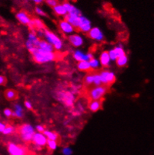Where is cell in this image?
Segmentation results:
<instances>
[{"mask_svg":"<svg viewBox=\"0 0 154 155\" xmlns=\"http://www.w3.org/2000/svg\"><path fill=\"white\" fill-rule=\"evenodd\" d=\"M31 56L33 57V59L35 62L38 64H44V63L50 62V61H54L56 58V55L55 52L50 53L41 50L39 47H34L29 50Z\"/></svg>","mask_w":154,"mask_h":155,"instance_id":"obj_1","label":"cell"},{"mask_svg":"<svg viewBox=\"0 0 154 155\" xmlns=\"http://www.w3.org/2000/svg\"><path fill=\"white\" fill-rule=\"evenodd\" d=\"M108 86L106 85H93L90 86L87 91L88 97L90 100H103L107 94Z\"/></svg>","mask_w":154,"mask_h":155,"instance_id":"obj_2","label":"cell"},{"mask_svg":"<svg viewBox=\"0 0 154 155\" xmlns=\"http://www.w3.org/2000/svg\"><path fill=\"white\" fill-rule=\"evenodd\" d=\"M18 131L22 140L26 142H32L33 137L36 133L35 130L33 128L31 124H24L20 126L19 127Z\"/></svg>","mask_w":154,"mask_h":155,"instance_id":"obj_3","label":"cell"},{"mask_svg":"<svg viewBox=\"0 0 154 155\" xmlns=\"http://www.w3.org/2000/svg\"><path fill=\"white\" fill-rule=\"evenodd\" d=\"M43 38H44L45 41L50 43V44L53 46L56 50H62L64 44H63L62 41L61 40L59 36L56 35L52 31H49V30H44V35H43Z\"/></svg>","mask_w":154,"mask_h":155,"instance_id":"obj_4","label":"cell"},{"mask_svg":"<svg viewBox=\"0 0 154 155\" xmlns=\"http://www.w3.org/2000/svg\"><path fill=\"white\" fill-rule=\"evenodd\" d=\"M100 79H101L102 84L109 86L112 83H114L116 80L115 74L112 71H109L108 70H102L99 71Z\"/></svg>","mask_w":154,"mask_h":155,"instance_id":"obj_5","label":"cell"},{"mask_svg":"<svg viewBox=\"0 0 154 155\" xmlns=\"http://www.w3.org/2000/svg\"><path fill=\"white\" fill-rule=\"evenodd\" d=\"M59 98L64 102L67 107H72L74 105L75 95L73 91H64L59 94Z\"/></svg>","mask_w":154,"mask_h":155,"instance_id":"obj_6","label":"cell"},{"mask_svg":"<svg viewBox=\"0 0 154 155\" xmlns=\"http://www.w3.org/2000/svg\"><path fill=\"white\" fill-rule=\"evenodd\" d=\"M8 151L10 155H27V151L26 148L13 143V142L8 144Z\"/></svg>","mask_w":154,"mask_h":155,"instance_id":"obj_7","label":"cell"},{"mask_svg":"<svg viewBox=\"0 0 154 155\" xmlns=\"http://www.w3.org/2000/svg\"><path fill=\"white\" fill-rule=\"evenodd\" d=\"M59 27L64 34L68 35L73 34L75 31V28L69 22H67L65 19L59 21Z\"/></svg>","mask_w":154,"mask_h":155,"instance_id":"obj_8","label":"cell"},{"mask_svg":"<svg viewBox=\"0 0 154 155\" xmlns=\"http://www.w3.org/2000/svg\"><path fill=\"white\" fill-rule=\"evenodd\" d=\"M47 141H48V140H47L46 136H45L43 133L36 132L35 134H34V137H33L32 142L36 145V146H46Z\"/></svg>","mask_w":154,"mask_h":155,"instance_id":"obj_9","label":"cell"},{"mask_svg":"<svg viewBox=\"0 0 154 155\" xmlns=\"http://www.w3.org/2000/svg\"><path fill=\"white\" fill-rule=\"evenodd\" d=\"M91 28H92L91 22L90 21V20H88L87 17L82 15L79 26V28H78L79 31H82V32L83 33H87L88 34Z\"/></svg>","mask_w":154,"mask_h":155,"instance_id":"obj_10","label":"cell"},{"mask_svg":"<svg viewBox=\"0 0 154 155\" xmlns=\"http://www.w3.org/2000/svg\"><path fill=\"white\" fill-rule=\"evenodd\" d=\"M40 39L34 32H31L29 35V38L26 43V46L28 50H31L33 47H38L40 44Z\"/></svg>","mask_w":154,"mask_h":155,"instance_id":"obj_11","label":"cell"},{"mask_svg":"<svg viewBox=\"0 0 154 155\" xmlns=\"http://www.w3.org/2000/svg\"><path fill=\"white\" fill-rule=\"evenodd\" d=\"M88 36L92 40L97 41H101L104 38V35L103 31L97 27L92 28L88 33Z\"/></svg>","mask_w":154,"mask_h":155,"instance_id":"obj_12","label":"cell"},{"mask_svg":"<svg viewBox=\"0 0 154 155\" xmlns=\"http://www.w3.org/2000/svg\"><path fill=\"white\" fill-rule=\"evenodd\" d=\"M73 58L75 60H76L78 62L82 61H90L92 58H94V56H93L92 53H88L87 54L84 53L83 52L80 51V50H76L73 53Z\"/></svg>","mask_w":154,"mask_h":155,"instance_id":"obj_13","label":"cell"},{"mask_svg":"<svg viewBox=\"0 0 154 155\" xmlns=\"http://www.w3.org/2000/svg\"><path fill=\"white\" fill-rule=\"evenodd\" d=\"M81 17L82 15L67 14V15L64 17V19H65L67 22H69V23L75 28V29H76V28L78 29L80 23V20H81Z\"/></svg>","mask_w":154,"mask_h":155,"instance_id":"obj_14","label":"cell"},{"mask_svg":"<svg viewBox=\"0 0 154 155\" xmlns=\"http://www.w3.org/2000/svg\"><path fill=\"white\" fill-rule=\"evenodd\" d=\"M68 40L70 44L75 47H79L84 44V40H83L82 37L78 34H72L69 35Z\"/></svg>","mask_w":154,"mask_h":155,"instance_id":"obj_15","label":"cell"},{"mask_svg":"<svg viewBox=\"0 0 154 155\" xmlns=\"http://www.w3.org/2000/svg\"><path fill=\"white\" fill-rule=\"evenodd\" d=\"M16 17H17V19L20 23L23 25H27V26H29L31 20H32L31 17H29V14L25 12H18V13L16 14Z\"/></svg>","mask_w":154,"mask_h":155,"instance_id":"obj_16","label":"cell"},{"mask_svg":"<svg viewBox=\"0 0 154 155\" xmlns=\"http://www.w3.org/2000/svg\"><path fill=\"white\" fill-rule=\"evenodd\" d=\"M103 106V100H91L88 103V108L93 113L99 111Z\"/></svg>","mask_w":154,"mask_h":155,"instance_id":"obj_17","label":"cell"},{"mask_svg":"<svg viewBox=\"0 0 154 155\" xmlns=\"http://www.w3.org/2000/svg\"><path fill=\"white\" fill-rule=\"evenodd\" d=\"M111 58H110L109 54L108 51H103L100 56V62L101 66L103 68H107L110 65L111 63Z\"/></svg>","mask_w":154,"mask_h":155,"instance_id":"obj_18","label":"cell"},{"mask_svg":"<svg viewBox=\"0 0 154 155\" xmlns=\"http://www.w3.org/2000/svg\"><path fill=\"white\" fill-rule=\"evenodd\" d=\"M63 5L64 6V8L67 10V14H77V15H82L81 11L79 8H77L75 5H73V4H71L69 2H66L63 3Z\"/></svg>","mask_w":154,"mask_h":155,"instance_id":"obj_19","label":"cell"},{"mask_svg":"<svg viewBox=\"0 0 154 155\" xmlns=\"http://www.w3.org/2000/svg\"><path fill=\"white\" fill-rule=\"evenodd\" d=\"M38 47L41 50H44L47 52H50V53H53L55 51V48L52 44L48 43L45 40H40V44H39Z\"/></svg>","mask_w":154,"mask_h":155,"instance_id":"obj_20","label":"cell"},{"mask_svg":"<svg viewBox=\"0 0 154 155\" xmlns=\"http://www.w3.org/2000/svg\"><path fill=\"white\" fill-rule=\"evenodd\" d=\"M77 68L79 71L83 72H88L91 69L89 61H82L77 63Z\"/></svg>","mask_w":154,"mask_h":155,"instance_id":"obj_21","label":"cell"},{"mask_svg":"<svg viewBox=\"0 0 154 155\" xmlns=\"http://www.w3.org/2000/svg\"><path fill=\"white\" fill-rule=\"evenodd\" d=\"M5 97L8 101H14L18 97V92L14 89H7L5 91Z\"/></svg>","mask_w":154,"mask_h":155,"instance_id":"obj_22","label":"cell"},{"mask_svg":"<svg viewBox=\"0 0 154 155\" xmlns=\"http://www.w3.org/2000/svg\"><path fill=\"white\" fill-rule=\"evenodd\" d=\"M53 12H55V14L58 16H62V17H65L67 14V12L66 10V8H64V6L63 5V4H59L56 6V7L53 8Z\"/></svg>","mask_w":154,"mask_h":155,"instance_id":"obj_23","label":"cell"},{"mask_svg":"<svg viewBox=\"0 0 154 155\" xmlns=\"http://www.w3.org/2000/svg\"><path fill=\"white\" fill-rule=\"evenodd\" d=\"M29 27L31 28H36L37 30L38 29H44V24L40 20L37 18H34L31 20V23L29 24Z\"/></svg>","mask_w":154,"mask_h":155,"instance_id":"obj_24","label":"cell"},{"mask_svg":"<svg viewBox=\"0 0 154 155\" xmlns=\"http://www.w3.org/2000/svg\"><path fill=\"white\" fill-rule=\"evenodd\" d=\"M94 73H89L85 77L84 84L87 86H92L94 85Z\"/></svg>","mask_w":154,"mask_h":155,"instance_id":"obj_25","label":"cell"},{"mask_svg":"<svg viewBox=\"0 0 154 155\" xmlns=\"http://www.w3.org/2000/svg\"><path fill=\"white\" fill-rule=\"evenodd\" d=\"M46 137L47 138V140H54V141H58L59 140V135H58L56 133L53 132V131H50V130H46L43 133Z\"/></svg>","mask_w":154,"mask_h":155,"instance_id":"obj_26","label":"cell"},{"mask_svg":"<svg viewBox=\"0 0 154 155\" xmlns=\"http://www.w3.org/2000/svg\"><path fill=\"white\" fill-rule=\"evenodd\" d=\"M127 63H128V57L127 56V55L118 57L117 59L116 60V64L120 68H123L124 66H126Z\"/></svg>","mask_w":154,"mask_h":155,"instance_id":"obj_27","label":"cell"},{"mask_svg":"<svg viewBox=\"0 0 154 155\" xmlns=\"http://www.w3.org/2000/svg\"><path fill=\"white\" fill-rule=\"evenodd\" d=\"M23 115V108L19 104H16L14 106V111L13 113V116L17 117V118H22Z\"/></svg>","mask_w":154,"mask_h":155,"instance_id":"obj_28","label":"cell"},{"mask_svg":"<svg viewBox=\"0 0 154 155\" xmlns=\"http://www.w3.org/2000/svg\"><path fill=\"white\" fill-rule=\"evenodd\" d=\"M114 49V52H115L116 55H117V58L118 57H120L122 56H124V55H126L125 53V51H124L123 47H122L121 45H119V46H117V47H115Z\"/></svg>","mask_w":154,"mask_h":155,"instance_id":"obj_29","label":"cell"},{"mask_svg":"<svg viewBox=\"0 0 154 155\" xmlns=\"http://www.w3.org/2000/svg\"><path fill=\"white\" fill-rule=\"evenodd\" d=\"M47 147H48L49 149L51 150V151H55V150H56L58 147L57 141L48 140V141H47Z\"/></svg>","mask_w":154,"mask_h":155,"instance_id":"obj_30","label":"cell"},{"mask_svg":"<svg viewBox=\"0 0 154 155\" xmlns=\"http://www.w3.org/2000/svg\"><path fill=\"white\" fill-rule=\"evenodd\" d=\"M89 62H90V65H91V69H97L98 68H100V65H101V64H100V61L96 59V58H92L91 60H90Z\"/></svg>","mask_w":154,"mask_h":155,"instance_id":"obj_31","label":"cell"},{"mask_svg":"<svg viewBox=\"0 0 154 155\" xmlns=\"http://www.w3.org/2000/svg\"><path fill=\"white\" fill-rule=\"evenodd\" d=\"M15 128L11 125H6L4 131L2 132L3 134L5 135H9V134H11L14 132Z\"/></svg>","mask_w":154,"mask_h":155,"instance_id":"obj_32","label":"cell"},{"mask_svg":"<svg viewBox=\"0 0 154 155\" xmlns=\"http://www.w3.org/2000/svg\"><path fill=\"white\" fill-rule=\"evenodd\" d=\"M102 81L101 79H100V74L99 73H94V85H101Z\"/></svg>","mask_w":154,"mask_h":155,"instance_id":"obj_33","label":"cell"},{"mask_svg":"<svg viewBox=\"0 0 154 155\" xmlns=\"http://www.w3.org/2000/svg\"><path fill=\"white\" fill-rule=\"evenodd\" d=\"M62 152L63 155H72L73 151V149L71 148H70V147H64L62 150Z\"/></svg>","mask_w":154,"mask_h":155,"instance_id":"obj_34","label":"cell"},{"mask_svg":"<svg viewBox=\"0 0 154 155\" xmlns=\"http://www.w3.org/2000/svg\"><path fill=\"white\" fill-rule=\"evenodd\" d=\"M108 52V54H109V56H110V58H111V61H116V60L117 59V55H116L115 52H114V49H111V50H110Z\"/></svg>","mask_w":154,"mask_h":155,"instance_id":"obj_35","label":"cell"},{"mask_svg":"<svg viewBox=\"0 0 154 155\" xmlns=\"http://www.w3.org/2000/svg\"><path fill=\"white\" fill-rule=\"evenodd\" d=\"M46 2L50 7H52L53 8L54 7H56L57 5H59V2H58V0H47Z\"/></svg>","mask_w":154,"mask_h":155,"instance_id":"obj_36","label":"cell"},{"mask_svg":"<svg viewBox=\"0 0 154 155\" xmlns=\"http://www.w3.org/2000/svg\"><path fill=\"white\" fill-rule=\"evenodd\" d=\"M35 12H36V14H38V15H40V16H46V13L43 12V9H42L41 8L38 7V6L35 8Z\"/></svg>","mask_w":154,"mask_h":155,"instance_id":"obj_37","label":"cell"},{"mask_svg":"<svg viewBox=\"0 0 154 155\" xmlns=\"http://www.w3.org/2000/svg\"><path fill=\"white\" fill-rule=\"evenodd\" d=\"M13 113L14 112L12 111L11 109H5V110H4L5 115L6 117H8V118H10V117L13 116Z\"/></svg>","mask_w":154,"mask_h":155,"instance_id":"obj_38","label":"cell"},{"mask_svg":"<svg viewBox=\"0 0 154 155\" xmlns=\"http://www.w3.org/2000/svg\"><path fill=\"white\" fill-rule=\"evenodd\" d=\"M35 129H36V130H37V132H39V133H43L45 130H46L44 127H43V125H40V124L36 126Z\"/></svg>","mask_w":154,"mask_h":155,"instance_id":"obj_39","label":"cell"},{"mask_svg":"<svg viewBox=\"0 0 154 155\" xmlns=\"http://www.w3.org/2000/svg\"><path fill=\"white\" fill-rule=\"evenodd\" d=\"M7 83V79L4 76L0 75V85H4Z\"/></svg>","mask_w":154,"mask_h":155,"instance_id":"obj_40","label":"cell"},{"mask_svg":"<svg viewBox=\"0 0 154 155\" xmlns=\"http://www.w3.org/2000/svg\"><path fill=\"white\" fill-rule=\"evenodd\" d=\"M24 105H25V107H26V108H27L28 110H32V104H31V103L30 102V101H25Z\"/></svg>","mask_w":154,"mask_h":155,"instance_id":"obj_41","label":"cell"},{"mask_svg":"<svg viewBox=\"0 0 154 155\" xmlns=\"http://www.w3.org/2000/svg\"><path fill=\"white\" fill-rule=\"evenodd\" d=\"M5 127H6L5 124H3V123H2V122H0V133H2L3 131H4Z\"/></svg>","mask_w":154,"mask_h":155,"instance_id":"obj_42","label":"cell"},{"mask_svg":"<svg viewBox=\"0 0 154 155\" xmlns=\"http://www.w3.org/2000/svg\"><path fill=\"white\" fill-rule=\"evenodd\" d=\"M31 1L34 2L35 3V4H37V5H40V4H41L42 2H43V0H31Z\"/></svg>","mask_w":154,"mask_h":155,"instance_id":"obj_43","label":"cell"},{"mask_svg":"<svg viewBox=\"0 0 154 155\" xmlns=\"http://www.w3.org/2000/svg\"><path fill=\"white\" fill-rule=\"evenodd\" d=\"M46 1H47V0H46Z\"/></svg>","mask_w":154,"mask_h":155,"instance_id":"obj_44","label":"cell"}]
</instances>
